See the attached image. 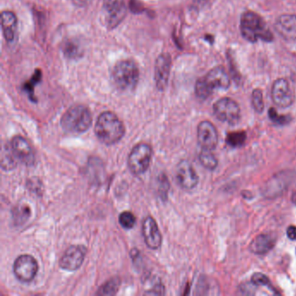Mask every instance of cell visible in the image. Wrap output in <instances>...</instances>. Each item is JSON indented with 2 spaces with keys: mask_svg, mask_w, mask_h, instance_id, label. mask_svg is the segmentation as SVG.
I'll return each instance as SVG.
<instances>
[{
  "mask_svg": "<svg viewBox=\"0 0 296 296\" xmlns=\"http://www.w3.org/2000/svg\"><path fill=\"white\" fill-rule=\"evenodd\" d=\"M252 104L256 112L261 113L264 110V101L262 92L260 90L256 89L252 92Z\"/></svg>",
  "mask_w": 296,
  "mask_h": 296,
  "instance_id": "28",
  "label": "cell"
},
{
  "mask_svg": "<svg viewBox=\"0 0 296 296\" xmlns=\"http://www.w3.org/2000/svg\"><path fill=\"white\" fill-rule=\"evenodd\" d=\"M240 33L246 40L256 43L258 40L272 42L274 36L261 17L254 12H246L241 15Z\"/></svg>",
  "mask_w": 296,
  "mask_h": 296,
  "instance_id": "2",
  "label": "cell"
},
{
  "mask_svg": "<svg viewBox=\"0 0 296 296\" xmlns=\"http://www.w3.org/2000/svg\"><path fill=\"white\" fill-rule=\"evenodd\" d=\"M199 160L202 165L208 169H215L217 166V159L212 150L203 148L199 155Z\"/></svg>",
  "mask_w": 296,
  "mask_h": 296,
  "instance_id": "24",
  "label": "cell"
},
{
  "mask_svg": "<svg viewBox=\"0 0 296 296\" xmlns=\"http://www.w3.org/2000/svg\"><path fill=\"white\" fill-rule=\"evenodd\" d=\"M246 134L242 131L229 133L227 136V143L232 147H240L246 141Z\"/></svg>",
  "mask_w": 296,
  "mask_h": 296,
  "instance_id": "27",
  "label": "cell"
},
{
  "mask_svg": "<svg viewBox=\"0 0 296 296\" xmlns=\"http://www.w3.org/2000/svg\"><path fill=\"white\" fill-rule=\"evenodd\" d=\"M1 25L5 40L9 43H12L15 40L17 30H18V18L15 13L10 11H4L2 12Z\"/></svg>",
  "mask_w": 296,
  "mask_h": 296,
  "instance_id": "18",
  "label": "cell"
},
{
  "mask_svg": "<svg viewBox=\"0 0 296 296\" xmlns=\"http://www.w3.org/2000/svg\"><path fill=\"white\" fill-rule=\"evenodd\" d=\"M112 77L118 89L133 90L139 80V69L134 61H119L113 69Z\"/></svg>",
  "mask_w": 296,
  "mask_h": 296,
  "instance_id": "5",
  "label": "cell"
},
{
  "mask_svg": "<svg viewBox=\"0 0 296 296\" xmlns=\"http://www.w3.org/2000/svg\"><path fill=\"white\" fill-rule=\"evenodd\" d=\"M197 138L202 148L213 150L218 144L216 127L208 121H204L197 127Z\"/></svg>",
  "mask_w": 296,
  "mask_h": 296,
  "instance_id": "16",
  "label": "cell"
},
{
  "mask_svg": "<svg viewBox=\"0 0 296 296\" xmlns=\"http://www.w3.org/2000/svg\"><path fill=\"white\" fill-rule=\"evenodd\" d=\"M176 181L180 187L190 190L198 184V176L189 162L181 161L176 168Z\"/></svg>",
  "mask_w": 296,
  "mask_h": 296,
  "instance_id": "13",
  "label": "cell"
},
{
  "mask_svg": "<svg viewBox=\"0 0 296 296\" xmlns=\"http://www.w3.org/2000/svg\"><path fill=\"white\" fill-rule=\"evenodd\" d=\"M41 80H42V72L39 69H37L32 77L27 82H25L23 85V90L28 94L30 100L32 101L33 103L37 102L36 96L34 94L35 87H36L37 84L40 83Z\"/></svg>",
  "mask_w": 296,
  "mask_h": 296,
  "instance_id": "21",
  "label": "cell"
},
{
  "mask_svg": "<svg viewBox=\"0 0 296 296\" xmlns=\"http://www.w3.org/2000/svg\"><path fill=\"white\" fill-rule=\"evenodd\" d=\"M12 221L16 226L25 223L31 216V209L28 205H18L13 208L12 213Z\"/></svg>",
  "mask_w": 296,
  "mask_h": 296,
  "instance_id": "22",
  "label": "cell"
},
{
  "mask_svg": "<svg viewBox=\"0 0 296 296\" xmlns=\"http://www.w3.org/2000/svg\"><path fill=\"white\" fill-rule=\"evenodd\" d=\"M95 133L103 144L112 145L124 137L125 127L115 113L104 111L101 113L96 120Z\"/></svg>",
  "mask_w": 296,
  "mask_h": 296,
  "instance_id": "1",
  "label": "cell"
},
{
  "mask_svg": "<svg viewBox=\"0 0 296 296\" xmlns=\"http://www.w3.org/2000/svg\"><path fill=\"white\" fill-rule=\"evenodd\" d=\"M86 248L82 245H72L69 247L59 260V266L66 271H75L84 263L86 256Z\"/></svg>",
  "mask_w": 296,
  "mask_h": 296,
  "instance_id": "10",
  "label": "cell"
},
{
  "mask_svg": "<svg viewBox=\"0 0 296 296\" xmlns=\"http://www.w3.org/2000/svg\"><path fill=\"white\" fill-rule=\"evenodd\" d=\"M152 157V148L147 144L134 146L128 157V167L135 176H141L148 169Z\"/></svg>",
  "mask_w": 296,
  "mask_h": 296,
  "instance_id": "6",
  "label": "cell"
},
{
  "mask_svg": "<svg viewBox=\"0 0 296 296\" xmlns=\"http://www.w3.org/2000/svg\"><path fill=\"white\" fill-rule=\"evenodd\" d=\"M4 150L6 152V155H4V153L2 152V161H1L2 168L6 169V170L7 169H12L16 165V162H15L16 157L14 156L13 153H12L11 145L7 146L6 149H4Z\"/></svg>",
  "mask_w": 296,
  "mask_h": 296,
  "instance_id": "25",
  "label": "cell"
},
{
  "mask_svg": "<svg viewBox=\"0 0 296 296\" xmlns=\"http://www.w3.org/2000/svg\"><path fill=\"white\" fill-rule=\"evenodd\" d=\"M275 244V236L269 234H261L253 240L250 244V250L256 255H265L274 248Z\"/></svg>",
  "mask_w": 296,
  "mask_h": 296,
  "instance_id": "19",
  "label": "cell"
},
{
  "mask_svg": "<svg viewBox=\"0 0 296 296\" xmlns=\"http://www.w3.org/2000/svg\"><path fill=\"white\" fill-rule=\"evenodd\" d=\"M275 28L276 32L284 39L296 43V15L284 14L279 17Z\"/></svg>",
  "mask_w": 296,
  "mask_h": 296,
  "instance_id": "17",
  "label": "cell"
},
{
  "mask_svg": "<svg viewBox=\"0 0 296 296\" xmlns=\"http://www.w3.org/2000/svg\"><path fill=\"white\" fill-rule=\"evenodd\" d=\"M104 21L109 29L116 28L126 15L124 0H104Z\"/></svg>",
  "mask_w": 296,
  "mask_h": 296,
  "instance_id": "9",
  "label": "cell"
},
{
  "mask_svg": "<svg viewBox=\"0 0 296 296\" xmlns=\"http://www.w3.org/2000/svg\"><path fill=\"white\" fill-rule=\"evenodd\" d=\"M62 51L64 56L70 59H78L84 55V50L80 43L76 39H67L64 41L62 45Z\"/></svg>",
  "mask_w": 296,
  "mask_h": 296,
  "instance_id": "20",
  "label": "cell"
},
{
  "mask_svg": "<svg viewBox=\"0 0 296 296\" xmlns=\"http://www.w3.org/2000/svg\"><path fill=\"white\" fill-rule=\"evenodd\" d=\"M37 271V261L30 255L19 256L14 261L13 273L17 279L22 282H31L36 277Z\"/></svg>",
  "mask_w": 296,
  "mask_h": 296,
  "instance_id": "7",
  "label": "cell"
},
{
  "mask_svg": "<svg viewBox=\"0 0 296 296\" xmlns=\"http://www.w3.org/2000/svg\"><path fill=\"white\" fill-rule=\"evenodd\" d=\"M252 282L254 284L257 285V286L268 287L270 285L268 277L263 274H260V273H256V274L253 275Z\"/></svg>",
  "mask_w": 296,
  "mask_h": 296,
  "instance_id": "30",
  "label": "cell"
},
{
  "mask_svg": "<svg viewBox=\"0 0 296 296\" xmlns=\"http://www.w3.org/2000/svg\"><path fill=\"white\" fill-rule=\"evenodd\" d=\"M214 113L216 117L227 124H236L240 119V107L236 101L223 97L214 104Z\"/></svg>",
  "mask_w": 296,
  "mask_h": 296,
  "instance_id": "8",
  "label": "cell"
},
{
  "mask_svg": "<svg viewBox=\"0 0 296 296\" xmlns=\"http://www.w3.org/2000/svg\"><path fill=\"white\" fill-rule=\"evenodd\" d=\"M271 96L274 103L281 108H288L295 101V93L288 81L279 78L273 84Z\"/></svg>",
  "mask_w": 296,
  "mask_h": 296,
  "instance_id": "11",
  "label": "cell"
},
{
  "mask_svg": "<svg viewBox=\"0 0 296 296\" xmlns=\"http://www.w3.org/2000/svg\"><path fill=\"white\" fill-rule=\"evenodd\" d=\"M130 8L134 13H142L145 11L144 5L139 0H130Z\"/></svg>",
  "mask_w": 296,
  "mask_h": 296,
  "instance_id": "31",
  "label": "cell"
},
{
  "mask_svg": "<svg viewBox=\"0 0 296 296\" xmlns=\"http://www.w3.org/2000/svg\"><path fill=\"white\" fill-rule=\"evenodd\" d=\"M136 216L130 211H124L119 216V223L125 229H131L136 225Z\"/></svg>",
  "mask_w": 296,
  "mask_h": 296,
  "instance_id": "26",
  "label": "cell"
},
{
  "mask_svg": "<svg viewBox=\"0 0 296 296\" xmlns=\"http://www.w3.org/2000/svg\"><path fill=\"white\" fill-rule=\"evenodd\" d=\"M93 0H72V2H73V4L76 5V6H78V7H84V6H86V5H88L90 3H92Z\"/></svg>",
  "mask_w": 296,
  "mask_h": 296,
  "instance_id": "32",
  "label": "cell"
},
{
  "mask_svg": "<svg viewBox=\"0 0 296 296\" xmlns=\"http://www.w3.org/2000/svg\"><path fill=\"white\" fill-rule=\"evenodd\" d=\"M11 148L17 160L27 166H31L35 162V155L31 144L24 137L21 136H14L11 143Z\"/></svg>",
  "mask_w": 296,
  "mask_h": 296,
  "instance_id": "12",
  "label": "cell"
},
{
  "mask_svg": "<svg viewBox=\"0 0 296 296\" xmlns=\"http://www.w3.org/2000/svg\"><path fill=\"white\" fill-rule=\"evenodd\" d=\"M171 68V56L168 53H163L157 57L155 64V81L159 91H164L168 85Z\"/></svg>",
  "mask_w": 296,
  "mask_h": 296,
  "instance_id": "15",
  "label": "cell"
},
{
  "mask_svg": "<svg viewBox=\"0 0 296 296\" xmlns=\"http://www.w3.org/2000/svg\"><path fill=\"white\" fill-rule=\"evenodd\" d=\"M121 280L118 277H114L106 281L96 293L98 296H114L120 288Z\"/></svg>",
  "mask_w": 296,
  "mask_h": 296,
  "instance_id": "23",
  "label": "cell"
},
{
  "mask_svg": "<svg viewBox=\"0 0 296 296\" xmlns=\"http://www.w3.org/2000/svg\"><path fill=\"white\" fill-rule=\"evenodd\" d=\"M287 234H288V238L289 239H291V240H296V227H294V226H291V227H289L288 228V231H287Z\"/></svg>",
  "mask_w": 296,
  "mask_h": 296,
  "instance_id": "33",
  "label": "cell"
},
{
  "mask_svg": "<svg viewBox=\"0 0 296 296\" xmlns=\"http://www.w3.org/2000/svg\"><path fill=\"white\" fill-rule=\"evenodd\" d=\"M92 123V113L84 105L72 106L61 118L62 128L71 134H82L87 131Z\"/></svg>",
  "mask_w": 296,
  "mask_h": 296,
  "instance_id": "3",
  "label": "cell"
},
{
  "mask_svg": "<svg viewBox=\"0 0 296 296\" xmlns=\"http://www.w3.org/2000/svg\"><path fill=\"white\" fill-rule=\"evenodd\" d=\"M269 117L270 119L277 124H286L289 122V117L283 115H279L276 110L274 108H271L269 110Z\"/></svg>",
  "mask_w": 296,
  "mask_h": 296,
  "instance_id": "29",
  "label": "cell"
},
{
  "mask_svg": "<svg viewBox=\"0 0 296 296\" xmlns=\"http://www.w3.org/2000/svg\"><path fill=\"white\" fill-rule=\"evenodd\" d=\"M142 232L145 244L150 249H157L161 247L163 237L156 220L151 216H147L144 220Z\"/></svg>",
  "mask_w": 296,
  "mask_h": 296,
  "instance_id": "14",
  "label": "cell"
},
{
  "mask_svg": "<svg viewBox=\"0 0 296 296\" xmlns=\"http://www.w3.org/2000/svg\"><path fill=\"white\" fill-rule=\"evenodd\" d=\"M230 80L223 67L212 69L206 76L198 79L196 84V94L200 99H207L215 89H228Z\"/></svg>",
  "mask_w": 296,
  "mask_h": 296,
  "instance_id": "4",
  "label": "cell"
}]
</instances>
